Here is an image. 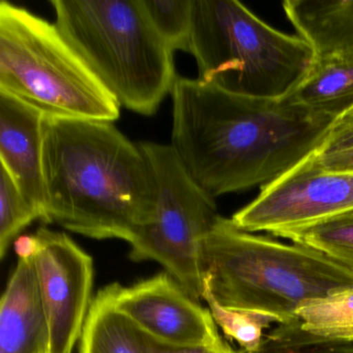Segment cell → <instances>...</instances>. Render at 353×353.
Returning <instances> with one entry per match:
<instances>
[{
	"label": "cell",
	"mask_w": 353,
	"mask_h": 353,
	"mask_svg": "<svg viewBox=\"0 0 353 353\" xmlns=\"http://www.w3.org/2000/svg\"><path fill=\"white\" fill-rule=\"evenodd\" d=\"M0 92L59 119L114 123L121 106L57 24L3 0Z\"/></svg>",
	"instance_id": "obj_6"
},
{
	"label": "cell",
	"mask_w": 353,
	"mask_h": 353,
	"mask_svg": "<svg viewBox=\"0 0 353 353\" xmlns=\"http://www.w3.org/2000/svg\"><path fill=\"white\" fill-rule=\"evenodd\" d=\"M79 353H152L150 340L113 305L108 287L92 301L81 338Z\"/></svg>",
	"instance_id": "obj_15"
},
{
	"label": "cell",
	"mask_w": 353,
	"mask_h": 353,
	"mask_svg": "<svg viewBox=\"0 0 353 353\" xmlns=\"http://www.w3.org/2000/svg\"><path fill=\"white\" fill-rule=\"evenodd\" d=\"M297 317L312 334L353 344V287L305 303Z\"/></svg>",
	"instance_id": "obj_16"
},
{
	"label": "cell",
	"mask_w": 353,
	"mask_h": 353,
	"mask_svg": "<svg viewBox=\"0 0 353 353\" xmlns=\"http://www.w3.org/2000/svg\"><path fill=\"white\" fill-rule=\"evenodd\" d=\"M45 114L0 92V164L12 175L45 222L43 136Z\"/></svg>",
	"instance_id": "obj_11"
},
{
	"label": "cell",
	"mask_w": 353,
	"mask_h": 353,
	"mask_svg": "<svg viewBox=\"0 0 353 353\" xmlns=\"http://www.w3.org/2000/svg\"><path fill=\"white\" fill-rule=\"evenodd\" d=\"M279 236L312 248L353 272V210Z\"/></svg>",
	"instance_id": "obj_17"
},
{
	"label": "cell",
	"mask_w": 353,
	"mask_h": 353,
	"mask_svg": "<svg viewBox=\"0 0 353 353\" xmlns=\"http://www.w3.org/2000/svg\"><path fill=\"white\" fill-rule=\"evenodd\" d=\"M17 265L0 301V353H48L49 325L32 257Z\"/></svg>",
	"instance_id": "obj_12"
},
{
	"label": "cell",
	"mask_w": 353,
	"mask_h": 353,
	"mask_svg": "<svg viewBox=\"0 0 353 353\" xmlns=\"http://www.w3.org/2000/svg\"><path fill=\"white\" fill-rule=\"evenodd\" d=\"M15 252L32 257L49 325L48 353H73L92 307L94 260L69 235L41 227Z\"/></svg>",
	"instance_id": "obj_8"
},
{
	"label": "cell",
	"mask_w": 353,
	"mask_h": 353,
	"mask_svg": "<svg viewBox=\"0 0 353 353\" xmlns=\"http://www.w3.org/2000/svg\"><path fill=\"white\" fill-rule=\"evenodd\" d=\"M201 258L204 290L219 305L274 323L296 321L305 303L353 287V272L320 252L253 234L221 216Z\"/></svg>",
	"instance_id": "obj_3"
},
{
	"label": "cell",
	"mask_w": 353,
	"mask_h": 353,
	"mask_svg": "<svg viewBox=\"0 0 353 353\" xmlns=\"http://www.w3.org/2000/svg\"><path fill=\"white\" fill-rule=\"evenodd\" d=\"M239 353H353V344L330 340L307 332L301 320L279 324L265 334L259 348Z\"/></svg>",
	"instance_id": "obj_20"
},
{
	"label": "cell",
	"mask_w": 353,
	"mask_h": 353,
	"mask_svg": "<svg viewBox=\"0 0 353 353\" xmlns=\"http://www.w3.org/2000/svg\"><path fill=\"white\" fill-rule=\"evenodd\" d=\"M163 42L172 52L189 51L193 26L194 0H140Z\"/></svg>",
	"instance_id": "obj_18"
},
{
	"label": "cell",
	"mask_w": 353,
	"mask_h": 353,
	"mask_svg": "<svg viewBox=\"0 0 353 353\" xmlns=\"http://www.w3.org/2000/svg\"><path fill=\"white\" fill-rule=\"evenodd\" d=\"M107 287L114 307L158 342L194 347L224 340L210 310L167 272L130 287L119 283Z\"/></svg>",
	"instance_id": "obj_10"
},
{
	"label": "cell",
	"mask_w": 353,
	"mask_h": 353,
	"mask_svg": "<svg viewBox=\"0 0 353 353\" xmlns=\"http://www.w3.org/2000/svg\"><path fill=\"white\" fill-rule=\"evenodd\" d=\"M42 160L45 224L130 243L152 220L150 163L113 123L45 117Z\"/></svg>",
	"instance_id": "obj_2"
},
{
	"label": "cell",
	"mask_w": 353,
	"mask_h": 353,
	"mask_svg": "<svg viewBox=\"0 0 353 353\" xmlns=\"http://www.w3.org/2000/svg\"><path fill=\"white\" fill-rule=\"evenodd\" d=\"M41 220L40 212L22 193L7 169L0 166V258L3 259L18 235L34 221Z\"/></svg>",
	"instance_id": "obj_19"
},
{
	"label": "cell",
	"mask_w": 353,
	"mask_h": 353,
	"mask_svg": "<svg viewBox=\"0 0 353 353\" xmlns=\"http://www.w3.org/2000/svg\"><path fill=\"white\" fill-rule=\"evenodd\" d=\"M350 121H353V109L350 112L347 113L344 117H342L340 121H336L334 125H345V123H350Z\"/></svg>",
	"instance_id": "obj_25"
},
{
	"label": "cell",
	"mask_w": 353,
	"mask_h": 353,
	"mask_svg": "<svg viewBox=\"0 0 353 353\" xmlns=\"http://www.w3.org/2000/svg\"><path fill=\"white\" fill-rule=\"evenodd\" d=\"M61 34L121 107L152 117L171 94L173 52L140 0H51Z\"/></svg>",
	"instance_id": "obj_4"
},
{
	"label": "cell",
	"mask_w": 353,
	"mask_h": 353,
	"mask_svg": "<svg viewBox=\"0 0 353 353\" xmlns=\"http://www.w3.org/2000/svg\"><path fill=\"white\" fill-rule=\"evenodd\" d=\"M198 79L248 98H288L315 54L299 36L276 30L236 0H194L189 51Z\"/></svg>",
	"instance_id": "obj_5"
},
{
	"label": "cell",
	"mask_w": 353,
	"mask_h": 353,
	"mask_svg": "<svg viewBox=\"0 0 353 353\" xmlns=\"http://www.w3.org/2000/svg\"><path fill=\"white\" fill-rule=\"evenodd\" d=\"M353 146V121L345 125H334L326 141L316 154L336 152Z\"/></svg>",
	"instance_id": "obj_24"
},
{
	"label": "cell",
	"mask_w": 353,
	"mask_h": 353,
	"mask_svg": "<svg viewBox=\"0 0 353 353\" xmlns=\"http://www.w3.org/2000/svg\"><path fill=\"white\" fill-rule=\"evenodd\" d=\"M289 98L340 121L353 109V55L315 57L307 77Z\"/></svg>",
	"instance_id": "obj_14"
},
{
	"label": "cell",
	"mask_w": 353,
	"mask_h": 353,
	"mask_svg": "<svg viewBox=\"0 0 353 353\" xmlns=\"http://www.w3.org/2000/svg\"><path fill=\"white\" fill-rule=\"evenodd\" d=\"M138 144L152 168L157 199L152 220L130 243V258L158 262L194 299H203L202 241L220 218L216 202L188 174L170 144Z\"/></svg>",
	"instance_id": "obj_7"
},
{
	"label": "cell",
	"mask_w": 353,
	"mask_h": 353,
	"mask_svg": "<svg viewBox=\"0 0 353 353\" xmlns=\"http://www.w3.org/2000/svg\"><path fill=\"white\" fill-rule=\"evenodd\" d=\"M203 299L208 303L216 325L223 330L225 336L236 342L245 352L257 350L265 336L264 330L274 323V320L259 314L222 307L205 290Z\"/></svg>",
	"instance_id": "obj_21"
},
{
	"label": "cell",
	"mask_w": 353,
	"mask_h": 353,
	"mask_svg": "<svg viewBox=\"0 0 353 353\" xmlns=\"http://www.w3.org/2000/svg\"><path fill=\"white\" fill-rule=\"evenodd\" d=\"M316 164L322 169L334 172H353V146L336 150L321 152L313 156Z\"/></svg>",
	"instance_id": "obj_22"
},
{
	"label": "cell",
	"mask_w": 353,
	"mask_h": 353,
	"mask_svg": "<svg viewBox=\"0 0 353 353\" xmlns=\"http://www.w3.org/2000/svg\"><path fill=\"white\" fill-rule=\"evenodd\" d=\"M150 352L152 353H239L225 340L216 344L205 345V346L177 347L158 342L150 338Z\"/></svg>",
	"instance_id": "obj_23"
},
{
	"label": "cell",
	"mask_w": 353,
	"mask_h": 353,
	"mask_svg": "<svg viewBox=\"0 0 353 353\" xmlns=\"http://www.w3.org/2000/svg\"><path fill=\"white\" fill-rule=\"evenodd\" d=\"M170 146L212 198L264 188L323 145L338 119L290 98H248L177 76Z\"/></svg>",
	"instance_id": "obj_1"
},
{
	"label": "cell",
	"mask_w": 353,
	"mask_h": 353,
	"mask_svg": "<svg viewBox=\"0 0 353 353\" xmlns=\"http://www.w3.org/2000/svg\"><path fill=\"white\" fill-rule=\"evenodd\" d=\"M313 156L262 188L231 221L248 232L279 236L353 210V172L324 170Z\"/></svg>",
	"instance_id": "obj_9"
},
{
	"label": "cell",
	"mask_w": 353,
	"mask_h": 353,
	"mask_svg": "<svg viewBox=\"0 0 353 353\" xmlns=\"http://www.w3.org/2000/svg\"><path fill=\"white\" fill-rule=\"evenodd\" d=\"M283 10L315 57L353 55V0H285Z\"/></svg>",
	"instance_id": "obj_13"
}]
</instances>
